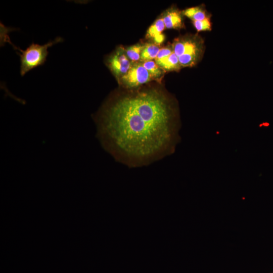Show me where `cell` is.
I'll return each mask as SVG.
<instances>
[{"label": "cell", "instance_id": "cell-11", "mask_svg": "<svg viewBox=\"0 0 273 273\" xmlns=\"http://www.w3.org/2000/svg\"><path fill=\"white\" fill-rule=\"evenodd\" d=\"M143 66L148 71L152 79H160L163 74V70L154 60L142 62Z\"/></svg>", "mask_w": 273, "mask_h": 273}, {"label": "cell", "instance_id": "cell-12", "mask_svg": "<svg viewBox=\"0 0 273 273\" xmlns=\"http://www.w3.org/2000/svg\"><path fill=\"white\" fill-rule=\"evenodd\" d=\"M144 47V45L136 44L130 46L125 50L126 55L132 64L139 62Z\"/></svg>", "mask_w": 273, "mask_h": 273}, {"label": "cell", "instance_id": "cell-7", "mask_svg": "<svg viewBox=\"0 0 273 273\" xmlns=\"http://www.w3.org/2000/svg\"><path fill=\"white\" fill-rule=\"evenodd\" d=\"M165 28L162 18H158L149 28L146 37L153 41L154 43L159 46L165 39L162 32Z\"/></svg>", "mask_w": 273, "mask_h": 273}, {"label": "cell", "instance_id": "cell-13", "mask_svg": "<svg viewBox=\"0 0 273 273\" xmlns=\"http://www.w3.org/2000/svg\"><path fill=\"white\" fill-rule=\"evenodd\" d=\"M192 23L198 32L203 31H211L212 24L210 17L201 21H193Z\"/></svg>", "mask_w": 273, "mask_h": 273}, {"label": "cell", "instance_id": "cell-9", "mask_svg": "<svg viewBox=\"0 0 273 273\" xmlns=\"http://www.w3.org/2000/svg\"><path fill=\"white\" fill-rule=\"evenodd\" d=\"M183 15L193 21H201L210 17L205 8L202 6H196L187 8L182 12Z\"/></svg>", "mask_w": 273, "mask_h": 273}, {"label": "cell", "instance_id": "cell-4", "mask_svg": "<svg viewBox=\"0 0 273 273\" xmlns=\"http://www.w3.org/2000/svg\"><path fill=\"white\" fill-rule=\"evenodd\" d=\"M152 79L150 74L141 62L132 64L126 74L118 81L124 87L133 88L146 83Z\"/></svg>", "mask_w": 273, "mask_h": 273}, {"label": "cell", "instance_id": "cell-10", "mask_svg": "<svg viewBox=\"0 0 273 273\" xmlns=\"http://www.w3.org/2000/svg\"><path fill=\"white\" fill-rule=\"evenodd\" d=\"M159 46L154 43H147L144 44L141 52V62L155 59L160 50Z\"/></svg>", "mask_w": 273, "mask_h": 273}, {"label": "cell", "instance_id": "cell-2", "mask_svg": "<svg viewBox=\"0 0 273 273\" xmlns=\"http://www.w3.org/2000/svg\"><path fill=\"white\" fill-rule=\"evenodd\" d=\"M171 47L181 67L195 66L202 58L205 48L204 40L197 34L176 38Z\"/></svg>", "mask_w": 273, "mask_h": 273}, {"label": "cell", "instance_id": "cell-14", "mask_svg": "<svg viewBox=\"0 0 273 273\" xmlns=\"http://www.w3.org/2000/svg\"><path fill=\"white\" fill-rule=\"evenodd\" d=\"M272 273H273V272H272Z\"/></svg>", "mask_w": 273, "mask_h": 273}, {"label": "cell", "instance_id": "cell-1", "mask_svg": "<svg viewBox=\"0 0 273 273\" xmlns=\"http://www.w3.org/2000/svg\"><path fill=\"white\" fill-rule=\"evenodd\" d=\"M95 119L104 148L131 166L156 159L172 148L173 110L166 96L157 89L111 99Z\"/></svg>", "mask_w": 273, "mask_h": 273}, {"label": "cell", "instance_id": "cell-8", "mask_svg": "<svg viewBox=\"0 0 273 273\" xmlns=\"http://www.w3.org/2000/svg\"><path fill=\"white\" fill-rule=\"evenodd\" d=\"M155 61L164 71H178L181 68L178 58L173 51L170 55L155 60Z\"/></svg>", "mask_w": 273, "mask_h": 273}, {"label": "cell", "instance_id": "cell-6", "mask_svg": "<svg viewBox=\"0 0 273 273\" xmlns=\"http://www.w3.org/2000/svg\"><path fill=\"white\" fill-rule=\"evenodd\" d=\"M182 12L172 8L167 10L161 17L167 29H180L184 27Z\"/></svg>", "mask_w": 273, "mask_h": 273}, {"label": "cell", "instance_id": "cell-5", "mask_svg": "<svg viewBox=\"0 0 273 273\" xmlns=\"http://www.w3.org/2000/svg\"><path fill=\"white\" fill-rule=\"evenodd\" d=\"M106 64L118 81L126 74L132 65L126 55L125 50L121 47H118L107 57Z\"/></svg>", "mask_w": 273, "mask_h": 273}, {"label": "cell", "instance_id": "cell-3", "mask_svg": "<svg viewBox=\"0 0 273 273\" xmlns=\"http://www.w3.org/2000/svg\"><path fill=\"white\" fill-rule=\"evenodd\" d=\"M63 41L62 37H57L43 45L32 43L25 50L16 48L21 52L18 54L20 57L21 75L23 76L31 70L44 64L49 54L48 48Z\"/></svg>", "mask_w": 273, "mask_h": 273}]
</instances>
